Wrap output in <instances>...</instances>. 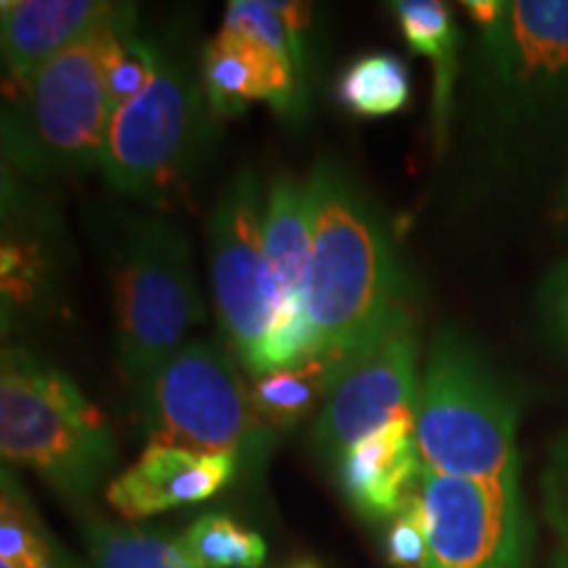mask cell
<instances>
[{
	"label": "cell",
	"instance_id": "cell-1",
	"mask_svg": "<svg viewBox=\"0 0 568 568\" xmlns=\"http://www.w3.org/2000/svg\"><path fill=\"white\" fill-rule=\"evenodd\" d=\"M305 187L311 205L305 316L316 353L351 366L408 308L406 274L374 203L337 161L318 159Z\"/></svg>",
	"mask_w": 568,
	"mask_h": 568
},
{
	"label": "cell",
	"instance_id": "cell-2",
	"mask_svg": "<svg viewBox=\"0 0 568 568\" xmlns=\"http://www.w3.org/2000/svg\"><path fill=\"white\" fill-rule=\"evenodd\" d=\"M516 435L514 389L458 326H439L426 355L416 408L422 471L518 487L521 460Z\"/></svg>",
	"mask_w": 568,
	"mask_h": 568
},
{
	"label": "cell",
	"instance_id": "cell-3",
	"mask_svg": "<svg viewBox=\"0 0 568 568\" xmlns=\"http://www.w3.org/2000/svg\"><path fill=\"white\" fill-rule=\"evenodd\" d=\"M0 453L84 506L119 458L109 418L71 379L24 347L0 358Z\"/></svg>",
	"mask_w": 568,
	"mask_h": 568
},
{
	"label": "cell",
	"instance_id": "cell-4",
	"mask_svg": "<svg viewBox=\"0 0 568 568\" xmlns=\"http://www.w3.org/2000/svg\"><path fill=\"white\" fill-rule=\"evenodd\" d=\"M155 53L151 84L111 113L101 172L116 193L174 211L187 201L216 116L187 55L163 45Z\"/></svg>",
	"mask_w": 568,
	"mask_h": 568
},
{
	"label": "cell",
	"instance_id": "cell-5",
	"mask_svg": "<svg viewBox=\"0 0 568 568\" xmlns=\"http://www.w3.org/2000/svg\"><path fill=\"white\" fill-rule=\"evenodd\" d=\"M111 287L119 366L140 387L205 318L193 251L180 226L124 213L111 251Z\"/></svg>",
	"mask_w": 568,
	"mask_h": 568
},
{
	"label": "cell",
	"instance_id": "cell-6",
	"mask_svg": "<svg viewBox=\"0 0 568 568\" xmlns=\"http://www.w3.org/2000/svg\"><path fill=\"white\" fill-rule=\"evenodd\" d=\"M140 418L148 445L226 453L258 471L276 432L253 406L230 351L211 339H190L142 379Z\"/></svg>",
	"mask_w": 568,
	"mask_h": 568
},
{
	"label": "cell",
	"instance_id": "cell-7",
	"mask_svg": "<svg viewBox=\"0 0 568 568\" xmlns=\"http://www.w3.org/2000/svg\"><path fill=\"white\" fill-rule=\"evenodd\" d=\"M103 24L24 82H13L19 95L3 119V145L17 166L27 172L101 169L113 113L103 82Z\"/></svg>",
	"mask_w": 568,
	"mask_h": 568
},
{
	"label": "cell",
	"instance_id": "cell-8",
	"mask_svg": "<svg viewBox=\"0 0 568 568\" xmlns=\"http://www.w3.org/2000/svg\"><path fill=\"white\" fill-rule=\"evenodd\" d=\"M479 88L508 126H537L568 111V0H514L481 27Z\"/></svg>",
	"mask_w": 568,
	"mask_h": 568
},
{
	"label": "cell",
	"instance_id": "cell-9",
	"mask_svg": "<svg viewBox=\"0 0 568 568\" xmlns=\"http://www.w3.org/2000/svg\"><path fill=\"white\" fill-rule=\"evenodd\" d=\"M264 211L261 184L245 169L226 184L209 222L219 318L226 343L251 376L280 311V287L266 258Z\"/></svg>",
	"mask_w": 568,
	"mask_h": 568
},
{
	"label": "cell",
	"instance_id": "cell-10",
	"mask_svg": "<svg viewBox=\"0 0 568 568\" xmlns=\"http://www.w3.org/2000/svg\"><path fill=\"white\" fill-rule=\"evenodd\" d=\"M422 393L418 332L408 308L358 353L326 397L314 424V447L329 464L393 422H414Z\"/></svg>",
	"mask_w": 568,
	"mask_h": 568
},
{
	"label": "cell",
	"instance_id": "cell-11",
	"mask_svg": "<svg viewBox=\"0 0 568 568\" xmlns=\"http://www.w3.org/2000/svg\"><path fill=\"white\" fill-rule=\"evenodd\" d=\"M429 550L422 568H529L531 527L521 485L437 477L422 471Z\"/></svg>",
	"mask_w": 568,
	"mask_h": 568
},
{
	"label": "cell",
	"instance_id": "cell-12",
	"mask_svg": "<svg viewBox=\"0 0 568 568\" xmlns=\"http://www.w3.org/2000/svg\"><path fill=\"white\" fill-rule=\"evenodd\" d=\"M201 80L216 119L240 116L255 101H266L282 116H301L305 109V82L295 63L245 34L219 30L205 42Z\"/></svg>",
	"mask_w": 568,
	"mask_h": 568
},
{
	"label": "cell",
	"instance_id": "cell-13",
	"mask_svg": "<svg viewBox=\"0 0 568 568\" xmlns=\"http://www.w3.org/2000/svg\"><path fill=\"white\" fill-rule=\"evenodd\" d=\"M240 460L226 453H197L176 445H148L145 453L113 477L105 500L124 518H148L219 495L237 477Z\"/></svg>",
	"mask_w": 568,
	"mask_h": 568
},
{
	"label": "cell",
	"instance_id": "cell-14",
	"mask_svg": "<svg viewBox=\"0 0 568 568\" xmlns=\"http://www.w3.org/2000/svg\"><path fill=\"white\" fill-rule=\"evenodd\" d=\"M337 479L355 514L368 521H393L422 479L416 424L393 422L355 443L339 458Z\"/></svg>",
	"mask_w": 568,
	"mask_h": 568
},
{
	"label": "cell",
	"instance_id": "cell-15",
	"mask_svg": "<svg viewBox=\"0 0 568 568\" xmlns=\"http://www.w3.org/2000/svg\"><path fill=\"white\" fill-rule=\"evenodd\" d=\"M119 6L105 0H3L0 42L11 80L24 82L42 63L98 30Z\"/></svg>",
	"mask_w": 568,
	"mask_h": 568
},
{
	"label": "cell",
	"instance_id": "cell-16",
	"mask_svg": "<svg viewBox=\"0 0 568 568\" xmlns=\"http://www.w3.org/2000/svg\"><path fill=\"white\" fill-rule=\"evenodd\" d=\"M393 13L403 38L416 53L435 67V101H432V138L437 153L447 142L453 116V95L458 80V27L450 6L443 0H397Z\"/></svg>",
	"mask_w": 568,
	"mask_h": 568
},
{
	"label": "cell",
	"instance_id": "cell-17",
	"mask_svg": "<svg viewBox=\"0 0 568 568\" xmlns=\"http://www.w3.org/2000/svg\"><path fill=\"white\" fill-rule=\"evenodd\" d=\"M264 243L280 303H303V282L311 258L308 187L293 176H276L264 211Z\"/></svg>",
	"mask_w": 568,
	"mask_h": 568
},
{
	"label": "cell",
	"instance_id": "cell-18",
	"mask_svg": "<svg viewBox=\"0 0 568 568\" xmlns=\"http://www.w3.org/2000/svg\"><path fill=\"white\" fill-rule=\"evenodd\" d=\"M345 368L335 355H308L301 364L258 376L251 387L253 406L274 432L293 429L314 410L324 408Z\"/></svg>",
	"mask_w": 568,
	"mask_h": 568
},
{
	"label": "cell",
	"instance_id": "cell-19",
	"mask_svg": "<svg viewBox=\"0 0 568 568\" xmlns=\"http://www.w3.org/2000/svg\"><path fill=\"white\" fill-rule=\"evenodd\" d=\"M134 24H138V9L132 3L119 6V11L103 24L101 61L111 111L134 101L151 84L159 63L155 42L140 38Z\"/></svg>",
	"mask_w": 568,
	"mask_h": 568
},
{
	"label": "cell",
	"instance_id": "cell-20",
	"mask_svg": "<svg viewBox=\"0 0 568 568\" xmlns=\"http://www.w3.org/2000/svg\"><path fill=\"white\" fill-rule=\"evenodd\" d=\"M337 98L353 116L382 119L403 111L410 98L408 63L395 53H364L347 63Z\"/></svg>",
	"mask_w": 568,
	"mask_h": 568
},
{
	"label": "cell",
	"instance_id": "cell-21",
	"mask_svg": "<svg viewBox=\"0 0 568 568\" xmlns=\"http://www.w3.org/2000/svg\"><path fill=\"white\" fill-rule=\"evenodd\" d=\"M63 558H67V550L40 521L17 474L3 468L0 474V560L32 568L59 564Z\"/></svg>",
	"mask_w": 568,
	"mask_h": 568
},
{
	"label": "cell",
	"instance_id": "cell-22",
	"mask_svg": "<svg viewBox=\"0 0 568 568\" xmlns=\"http://www.w3.org/2000/svg\"><path fill=\"white\" fill-rule=\"evenodd\" d=\"M176 548L193 568H258L266 560L264 537L226 514L195 518L176 537Z\"/></svg>",
	"mask_w": 568,
	"mask_h": 568
},
{
	"label": "cell",
	"instance_id": "cell-23",
	"mask_svg": "<svg viewBox=\"0 0 568 568\" xmlns=\"http://www.w3.org/2000/svg\"><path fill=\"white\" fill-rule=\"evenodd\" d=\"M84 539L95 568H193L176 548V539L90 516Z\"/></svg>",
	"mask_w": 568,
	"mask_h": 568
},
{
	"label": "cell",
	"instance_id": "cell-24",
	"mask_svg": "<svg viewBox=\"0 0 568 568\" xmlns=\"http://www.w3.org/2000/svg\"><path fill=\"white\" fill-rule=\"evenodd\" d=\"M537 322L545 343L568 361V258L558 261L539 282Z\"/></svg>",
	"mask_w": 568,
	"mask_h": 568
},
{
	"label": "cell",
	"instance_id": "cell-25",
	"mask_svg": "<svg viewBox=\"0 0 568 568\" xmlns=\"http://www.w3.org/2000/svg\"><path fill=\"white\" fill-rule=\"evenodd\" d=\"M426 550H429V539H426L424 503L416 489L400 508V514L389 521L387 560L395 568H422Z\"/></svg>",
	"mask_w": 568,
	"mask_h": 568
},
{
	"label": "cell",
	"instance_id": "cell-26",
	"mask_svg": "<svg viewBox=\"0 0 568 568\" xmlns=\"http://www.w3.org/2000/svg\"><path fill=\"white\" fill-rule=\"evenodd\" d=\"M545 514L550 527L568 524V429L560 432L550 447V460L545 468Z\"/></svg>",
	"mask_w": 568,
	"mask_h": 568
},
{
	"label": "cell",
	"instance_id": "cell-27",
	"mask_svg": "<svg viewBox=\"0 0 568 568\" xmlns=\"http://www.w3.org/2000/svg\"><path fill=\"white\" fill-rule=\"evenodd\" d=\"M464 9L471 13V19L477 21L481 30V27H489L493 21L500 19L506 3H500V0H468V3H464Z\"/></svg>",
	"mask_w": 568,
	"mask_h": 568
},
{
	"label": "cell",
	"instance_id": "cell-28",
	"mask_svg": "<svg viewBox=\"0 0 568 568\" xmlns=\"http://www.w3.org/2000/svg\"><path fill=\"white\" fill-rule=\"evenodd\" d=\"M556 537H558V550L556 560H552V568H568V524H558Z\"/></svg>",
	"mask_w": 568,
	"mask_h": 568
},
{
	"label": "cell",
	"instance_id": "cell-29",
	"mask_svg": "<svg viewBox=\"0 0 568 568\" xmlns=\"http://www.w3.org/2000/svg\"><path fill=\"white\" fill-rule=\"evenodd\" d=\"M0 568H30V566H17V564H3V560H0ZM32 568H80L74 564V560H71L69 556L63 558V560H59V564H48V566H32Z\"/></svg>",
	"mask_w": 568,
	"mask_h": 568
},
{
	"label": "cell",
	"instance_id": "cell-30",
	"mask_svg": "<svg viewBox=\"0 0 568 568\" xmlns=\"http://www.w3.org/2000/svg\"><path fill=\"white\" fill-rule=\"evenodd\" d=\"M290 568H322V564H316V560H311V558H303V560H297V564H293Z\"/></svg>",
	"mask_w": 568,
	"mask_h": 568
},
{
	"label": "cell",
	"instance_id": "cell-31",
	"mask_svg": "<svg viewBox=\"0 0 568 568\" xmlns=\"http://www.w3.org/2000/svg\"><path fill=\"white\" fill-rule=\"evenodd\" d=\"M564 209L568 211V184H566V193H564Z\"/></svg>",
	"mask_w": 568,
	"mask_h": 568
}]
</instances>
